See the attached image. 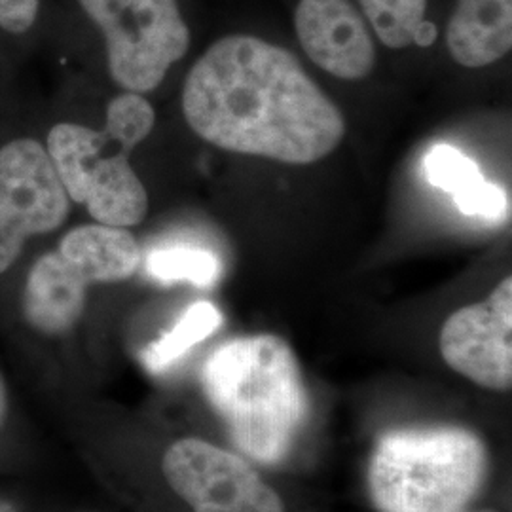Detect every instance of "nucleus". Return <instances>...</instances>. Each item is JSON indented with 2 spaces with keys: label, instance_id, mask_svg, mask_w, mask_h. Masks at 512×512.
<instances>
[{
  "label": "nucleus",
  "instance_id": "423d86ee",
  "mask_svg": "<svg viewBox=\"0 0 512 512\" xmlns=\"http://www.w3.org/2000/svg\"><path fill=\"white\" fill-rule=\"evenodd\" d=\"M107 40L112 78L129 92H152L183 59L190 31L177 0H80Z\"/></svg>",
  "mask_w": 512,
  "mask_h": 512
},
{
  "label": "nucleus",
  "instance_id": "f8f14e48",
  "mask_svg": "<svg viewBox=\"0 0 512 512\" xmlns=\"http://www.w3.org/2000/svg\"><path fill=\"white\" fill-rule=\"evenodd\" d=\"M427 181L448 192L467 217L503 219L509 211L505 192L488 183L475 160L450 145H435L425 158Z\"/></svg>",
  "mask_w": 512,
  "mask_h": 512
},
{
  "label": "nucleus",
  "instance_id": "4468645a",
  "mask_svg": "<svg viewBox=\"0 0 512 512\" xmlns=\"http://www.w3.org/2000/svg\"><path fill=\"white\" fill-rule=\"evenodd\" d=\"M145 268L150 277L162 283L186 281L196 287H213L222 272L215 251L190 241L165 243L152 249L145 260Z\"/></svg>",
  "mask_w": 512,
  "mask_h": 512
},
{
  "label": "nucleus",
  "instance_id": "f257e3e1",
  "mask_svg": "<svg viewBox=\"0 0 512 512\" xmlns=\"http://www.w3.org/2000/svg\"><path fill=\"white\" fill-rule=\"evenodd\" d=\"M183 110L207 143L283 164L319 162L346 133L342 112L298 59L249 35L220 38L196 61Z\"/></svg>",
  "mask_w": 512,
  "mask_h": 512
},
{
  "label": "nucleus",
  "instance_id": "6ab92c4d",
  "mask_svg": "<svg viewBox=\"0 0 512 512\" xmlns=\"http://www.w3.org/2000/svg\"><path fill=\"white\" fill-rule=\"evenodd\" d=\"M6 416H8V387H6V382L0 374V429L6 421Z\"/></svg>",
  "mask_w": 512,
  "mask_h": 512
},
{
  "label": "nucleus",
  "instance_id": "ddd939ff",
  "mask_svg": "<svg viewBox=\"0 0 512 512\" xmlns=\"http://www.w3.org/2000/svg\"><path fill=\"white\" fill-rule=\"evenodd\" d=\"M222 323V315L219 308L211 302H196L188 310L184 311L183 317L175 323V327L165 332L156 342L143 349L141 361L147 366L150 372L160 374L165 372L169 366L175 365L179 359L209 338L215 330L219 329Z\"/></svg>",
  "mask_w": 512,
  "mask_h": 512
},
{
  "label": "nucleus",
  "instance_id": "0eeeda50",
  "mask_svg": "<svg viewBox=\"0 0 512 512\" xmlns=\"http://www.w3.org/2000/svg\"><path fill=\"white\" fill-rule=\"evenodd\" d=\"M69 209L46 148L33 139L0 148V274L18 260L27 239L57 230Z\"/></svg>",
  "mask_w": 512,
  "mask_h": 512
},
{
  "label": "nucleus",
  "instance_id": "6e6552de",
  "mask_svg": "<svg viewBox=\"0 0 512 512\" xmlns=\"http://www.w3.org/2000/svg\"><path fill=\"white\" fill-rule=\"evenodd\" d=\"M162 471L194 512H285L281 497L245 459L207 440L173 442Z\"/></svg>",
  "mask_w": 512,
  "mask_h": 512
},
{
  "label": "nucleus",
  "instance_id": "20e7f679",
  "mask_svg": "<svg viewBox=\"0 0 512 512\" xmlns=\"http://www.w3.org/2000/svg\"><path fill=\"white\" fill-rule=\"evenodd\" d=\"M141 266V247L126 228L84 224L65 234L27 275L23 317L44 336H61L80 321L88 287L126 281Z\"/></svg>",
  "mask_w": 512,
  "mask_h": 512
},
{
  "label": "nucleus",
  "instance_id": "f03ea898",
  "mask_svg": "<svg viewBox=\"0 0 512 512\" xmlns=\"http://www.w3.org/2000/svg\"><path fill=\"white\" fill-rule=\"evenodd\" d=\"M203 393L239 450L277 465L308 420V391L291 346L275 334L220 344L202 366Z\"/></svg>",
  "mask_w": 512,
  "mask_h": 512
},
{
  "label": "nucleus",
  "instance_id": "7ed1b4c3",
  "mask_svg": "<svg viewBox=\"0 0 512 512\" xmlns=\"http://www.w3.org/2000/svg\"><path fill=\"white\" fill-rule=\"evenodd\" d=\"M486 471V446L467 429H399L378 440L368 488L380 512H459Z\"/></svg>",
  "mask_w": 512,
  "mask_h": 512
},
{
  "label": "nucleus",
  "instance_id": "2eb2a0df",
  "mask_svg": "<svg viewBox=\"0 0 512 512\" xmlns=\"http://www.w3.org/2000/svg\"><path fill=\"white\" fill-rule=\"evenodd\" d=\"M361 8L385 46L399 50L414 44L427 0H361Z\"/></svg>",
  "mask_w": 512,
  "mask_h": 512
},
{
  "label": "nucleus",
  "instance_id": "9b49d317",
  "mask_svg": "<svg viewBox=\"0 0 512 512\" xmlns=\"http://www.w3.org/2000/svg\"><path fill=\"white\" fill-rule=\"evenodd\" d=\"M446 44L459 65L488 67L511 52L512 0H458Z\"/></svg>",
  "mask_w": 512,
  "mask_h": 512
},
{
  "label": "nucleus",
  "instance_id": "39448f33",
  "mask_svg": "<svg viewBox=\"0 0 512 512\" xmlns=\"http://www.w3.org/2000/svg\"><path fill=\"white\" fill-rule=\"evenodd\" d=\"M131 148L105 129L59 124L48 135L46 152L69 200L86 205L99 224L135 226L145 219L148 196L129 164Z\"/></svg>",
  "mask_w": 512,
  "mask_h": 512
},
{
  "label": "nucleus",
  "instance_id": "f3484780",
  "mask_svg": "<svg viewBox=\"0 0 512 512\" xmlns=\"http://www.w3.org/2000/svg\"><path fill=\"white\" fill-rule=\"evenodd\" d=\"M37 14L38 0H0V27L8 33H25Z\"/></svg>",
  "mask_w": 512,
  "mask_h": 512
},
{
  "label": "nucleus",
  "instance_id": "9d476101",
  "mask_svg": "<svg viewBox=\"0 0 512 512\" xmlns=\"http://www.w3.org/2000/svg\"><path fill=\"white\" fill-rule=\"evenodd\" d=\"M294 27L304 52L327 73L361 80L372 71L374 42L349 0H300Z\"/></svg>",
  "mask_w": 512,
  "mask_h": 512
},
{
  "label": "nucleus",
  "instance_id": "a211bd4d",
  "mask_svg": "<svg viewBox=\"0 0 512 512\" xmlns=\"http://www.w3.org/2000/svg\"><path fill=\"white\" fill-rule=\"evenodd\" d=\"M435 40H437V27L433 23H429V21H423L420 29H418V33H416V40L414 42L418 46H429Z\"/></svg>",
  "mask_w": 512,
  "mask_h": 512
},
{
  "label": "nucleus",
  "instance_id": "dca6fc26",
  "mask_svg": "<svg viewBox=\"0 0 512 512\" xmlns=\"http://www.w3.org/2000/svg\"><path fill=\"white\" fill-rule=\"evenodd\" d=\"M154 122L156 114L152 105L139 93L129 92L110 103L105 131L118 143L133 150L147 139L148 133L154 128Z\"/></svg>",
  "mask_w": 512,
  "mask_h": 512
},
{
  "label": "nucleus",
  "instance_id": "1a4fd4ad",
  "mask_svg": "<svg viewBox=\"0 0 512 512\" xmlns=\"http://www.w3.org/2000/svg\"><path fill=\"white\" fill-rule=\"evenodd\" d=\"M440 355L471 382L509 391L512 385V279L505 277L484 302L461 308L442 325Z\"/></svg>",
  "mask_w": 512,
  "mask_h": 512
}]
</instances>
